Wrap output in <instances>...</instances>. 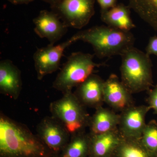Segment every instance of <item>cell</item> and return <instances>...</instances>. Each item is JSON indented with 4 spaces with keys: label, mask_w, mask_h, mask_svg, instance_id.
<instances>
[{
    "label": "cell",
    "mask_w": 157,
    "mask_h": 157,
    "mask_svg": "<svg viewBox=\"0 0 157 157\" xmlns=\"http://www.w3.org/2000/svg\"><path fill=\"white\" fill-rule=\"evenodd\" d=\"M104 82L99 76L92 74L77 86L74 94L84 106L98 108L104 101Z\"/></svg>",
    "instance_id": "obj_13"
},
{
    "label": "cell",
    "mask_w": 157,
    "mask_h": 157,
    "mask_svg": "<svg viewBox=\"0 0 157 157\" xmlns=\"http://www.w3.org/2000/svg\"><path fill=\"white\" fill-rule=\"evenodd\" d=\"M130 93L121 81L114 74L104 82V101L116 110L124 111L132 106Z\"/></svg>",
    "instance_id": "obj_11"
},
{
    "label": "cell",
    "mask_w": 157,
    "mask_h": 157,
    "mask_svg": "<svg viewBox=\"0 0 157 157\" xmlns=\"http://www.w3.org/2000/svg\"><path fill=\"white\" fill-rule=\"evenodd\" d=\"M129 7L157 31V0H129Z\"/></svg>",
    "instance_id": "obj_17"
},
{
    "label": "cell",
    "mask_w": 157,
    "mask_h": 157,
    "mask_svg": "<svg viewBox=\"0 0 157 157\" xmlns=\"http://www.w3.org/2000/svg\"><path fill=\"white\" fill-rule=\"evenodd\" d=\"M121 157H147L143 149L131 144L124 145L120 150Z\"/></svg>",
    "instance_id": "obj_20"
},
{
    "label": "cell",
    "mask_w": 157,
    "mask_h": 157,
    "mask_svg": "<svg viewBox=\"0 0 157 157\" xmlns=\"http://www.w3.org/2000/svg\"><path fill=\"white\" fill-rule=\"evenodd\" d=\"M94 55L82 52L72 53L54 81V88L64 94L85 81L96 68L104 65L95 63Z\"/></svg>",
    "instance_id": "obj_4"
},
{
    "label": "cell",
    "mask_w": 157,
    "mask_h": 157,
    "mask_svg": "<svg viewBox=\"0 0 157 157\" xmlns=\"http://www.w3.org/2000/svg\"><path fill=\"white\" fill-rule=\"evenodd\" d=\"M147 107L131 106L123 111L120 117V133L128 139L140 138L145 128V116Z\"/></svg>",
    "instance_id": "obj_10"
},
{
    "label": "cell",
    "mask_w": 157,
    "mask_h": 157,
    "mask_svg": "<svg viewBox=\"0 0 157 157\" xmlns=\"http://www.w3.org/2000/svg\"><path fill=\"white\" fill-rule=\"evenodd\" d=\"M37 135L48 149L58 151L69 142L71 135L63 126L55 118L45 117L37 125Z\"/></svg>",
    "instance_id": "obj_8"
},
{
    "label": "cell",
    "mask_w": 157,
    "mask_h": 157,
    "mask_svg": "<svg viewBox=\"0 0 157 157\" xmlns=\"http://www.w3.org/2000/svg\"><path fill=\"white\" fill-rule=\"evenodd\" d=\"M94 4L95 0H59L51 8L68 28L80 29L94 14Z\"/></svg>",
    "instance_id": "obj_6"
},
{
    "label": "cell",
    "mask_w": 157,
    "mask_h": 157,
    "mask_svg": "<svg viewBox=\"0 0 157 157\" xmlns=\"http://www.w3.org/2000/svg\"><path fill=\"white\" fill-rule=\"evenodd\" d=\"M52 117L59 121L71 136L84 132L90 118L84 106L72 91L63 94L60 99L51 103Z\"/></svg>",
    "instance_id": "obj_5"
},
{
    "label": "cell",
    "mask_w": 157,
    "mask_h": 157,
    "mask_svg": "<svg viewBox=\"0 0 157 157\" xmlns=\"http://www.w3.org/2000/svg\"><path fill=\"white\" fill-rule=\"evenodd\" d=\"M101 8V11H105L116 6L117 0H97Z\"/></svg>",
    "instance_id": "obj_22"
},
{
    "label": "cell",
    "mask_w": 157,
    "mask_h": 157,
    "mask_svg": "<svg viewBox=\"0 0 157 157\" xmlns=\"http://www.w3.org/2000/svg\"><path fill=\"white\" fill-rule=\"evenodd\" d=\"M47 148L26 126L1 113V157H45L48 155Z\"/></svg>",
    "instance_id": "obj_1"
},
{
    "label": "cell",
    "mask_w": 157,
    "mask_h": 157,
    "mask_svg": "<svg viewBox=\"0 0 157 157\" xmlns=\"http://www.w3.org/2000/svg\"><path fill=\"white\" fill-rule=\"evenodd\" d=\"M76 42L82 41L92 45L94 55L100 59L122 55L134 47L135 38L131 32L108 26H95L73 35Z\"/></svg>",
    "instance_id": "obj_2"
},
{
    "label": "cell",
    "mask_w": 157,
    "mask_h": 157,
    "mask_svg": "<svg viewBox=\"0 0 157 157\" xmlns=\"http://www.w3.org/2000/svg\"><path fill=\"white\" fill-rule=\"evenodd\" d=\"M116 130L99 135L90 134L92 150L97 157H104L119 143L118 134Z\"/></svg>",
    "instance_id": "obj_16"
},
{
    "label": "cell",
    "mask_w": 157,
    "mask_h": 157,
    "mask_svg": "<svg viewBox=\"0 0 157 157\" xmlns=\"http://www.w3.org/2000/svg\"><path fill=\"white\" fill-rule=\"evenodd\" d=\"M22 88L20 71L9 59L0 62V92L14 100L18 98Z\"/></svg>",
    "instance_id": "obj_12"
},
{
    "label": "cell",
    "mask_w": 157,
    "mask_h": 157,
    "mask_svg": "<svg viewBox=\"0 0 157 157\" xmlns=\"http://www.w3.org/2000/svg\"><path fill=\"white\" fill-rule=\"evenodd\" d=\"M130 8L122 4L105 11H101V18L108 26L130 32L135 25L130 15Z\"/></svg>",
    "instance_id": "obj_14"
},
{
    "label": "cell",
    "mask_w": 157,
    "mask_h": 157,
    "mask_svg": "<svg viewBox=\"0 0 157 157\" xmlns=\"http://www.w3.org/2000/svg\"><path fill=\"white\" fill-rule=\"evenodd\" d=\"M150 105L157 113V86L151 91L150 94Z\"/></svg>",
    "instance_id": "obj_23"
},
{
    "label": "cell",
    "mask_w": 157,
    "mask_h": 157,
    "mask_svg": "<svg viewBox=\"0 0 157 157\" xmlns=\"http://www.w3.org/2000/svg\"><path fill=\"white\" fill-rule=\"evenodd\" d=\"M140 138L144 145L151 151H157V124L151 122L146 124Z\"/></svg>",
    "instance_id": "obj_19"
},
{
    "label": "cell",
    "mask_w": 157,
    "mask_h": 157,
    "mask_svg": "<svg viewBox=\"0 0 157 157\" xmlns=\"http://www.w3.org/2000/svg\"><path fill=\"white\" fill-rule=\"evenodd\" d=\"M146 53L149 56L154 55L157 56V36H155L150 39L146 47Z\"/></svg>",
    "instance_id": "obj_21"
},
{
    "label": "cell",
    "mask_w": 157,
    "mask_h": 157,
    "mask_svg": "<svg viewBox=\"0 0 157 157\" xmlns=\"http://www.w3.org/2000/svg\"><path fill=\"white\" fill-rule=\"evenodd\" d=\"M76 42L73 36L58 45L49 44L38 48L34 54L33 60L37 77L42 80L45 76L56 72L59 67L61 59L66 48Z\"/></svg>",
    "instance_id": "obj_7"
},
{
    "label": "cell",
    "mask_w": 157,
    "mask_h": 157,
    "mask_svg": "<svg viewBox=\"0 0 157 157\" xmlns=\"http://www.w3.org/2000/svg\"><path fill=\"white\" fill-rule=\"evenodd\" d=\"M120 117L109 109L100 107L90 120V127L92 135L104 134L116 130L119 125Z\"/></svg>",
    "instance_id": "obj_15"
},
{
    "label": "cell",
    "mask_w": 157,
    "mask_h": 157,
    "mask_svg": "<svg viewBox=\"0 0 157 157\" xmlns=\"http://www.w3.org/2000/svg\"><path fill=\"white\" fill-rule=\"evenodd\" d=\"M42 1L50 4V6H52L58 2L59 0H42Z\"/></svg>",
    "instance_id": "obj_25"
},
{
    "label": "cell",
    "mask_w": 157,
    "mask_h": 157,
    "mask_svg": "<svg viewBox=\"0 0 157 157\" xmlns=\"http://www.w3.org/2000/svg\"><path fill=\"white\" fill-rule=\"evenodd\" d=\"M34 31L40 38L55 45L67 33L68 27L53 11L42 10L33 20Z\"/></svg>",
    "instance_id": "obj_9"
},
{
    "label": "cell",
    "mask_w": 157,
    "mask_h": 157,
    "mask_svg": "<svg viewBox=\"0 0 157 157\" xmlns=\"http://www.w3.org/2000/svg\"><path fill=\"white\" fill-rule=\"evenodd\" d=\"M11 4L15 5L28 4L32 2L34 0H8Z\"/></svg>",
    "instance_id": "obj_24"
},
{
    "label": "cell",
    "mask_w": 157,
    "mask_h": 157,
    "mask_svg": "<svg viewBox=\"0 0 157 157\" xmlns=\"http://www.w3.org/2000/svg\"><path fill=\"white\" fill-rule=\"evenodd\" d=\"M121 81L130 93L148 89L152 83L150 56L133 47L121 56Z\"/></svg>",
    "instance_id": "obj_3"
},
{
    "label": "cell",
    "mask_w": 157,
    "mask_h": 157,
    "mask_svg": "<svg viewBox=\"0 0 157 157\" xmlns=\"http://www.w3.org/2000/svg\"><path fill=\"white\" fill-rule=\"evenodd\" d=\"M71 137V141L65 146L62 157H83L90 141V135H86L84 132Z\"/></svg>",
    "instance_id": "obj_18"
}]
</instances>
